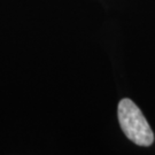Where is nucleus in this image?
<instances>
[{"instance_id": "obj_1", "label": "nucleus", "mask_w": 155, "mask_h": 155, "mask_svg": "<svg viewBox=\"0 0 155 155\" xmlns=\"http://www.w3.org/2000/svg\"><path fill=\"white\" fill-rule=\"evenodd\" d=\"M117 116L121 129L129 140L139 146H150L154 134L144 114L132 100L122 99L118 104Z\"/></svg>"}]
</instances>
